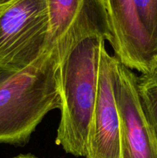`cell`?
<instances>
[{"label":"cell","instance_id":"cell-6","mask_svg":"<svg viewBox=\"0 0 157 158\" xmlns=\"http://www.w3.org/2000/svg\"><path fill=\"white\" fill-rule=\"evenodd\" d=\"M112 34L114 56L140 73H149L153 60L135 15L133 0H103Z\"/></svg>","mask_w":157,"mask_h":158},{"label":"cell","instance_id":"cell-4","mask_svg":"<svg viewBox=\"0 0 157 158\" xmlns=\"http://www.w3.org/2000/svg\"><path fill=\"white\" fill-rule=\"evenodd\" d=\"M137 77L117 60L113 89L120 120V158H157V139L139 100Z\"/></svg>","mask_w":157,"mask_h":158},{"label":"cell","instance_id":"cell-11","mask_svg":"<svg viewBox=\"0 0 157 158\" xmlns=\"http://www.w3.org/2000/svg\"><path fill=\"white\" fill-rule=\"evenodd\" d=\"M149 73H154V74H157V56L155 58L153 62V64H152V69H151V71Z\"/></svg>","mask_w":157,"mask_h":158},{"label":"cell","instance_id":"cell-7","mask_svg":"<svg viewBox=\"0 0 157 158\" xmlns=\"http://www.w3.org/2000/svg\"><path fill=\"white\" fill-rule=\"evenodd\" d=\"M50 23L51 43L55 44L73 21L83 0H46Z\"/></svg>","mask_w":157,"mask_h":158},{"label":"cell","instance_id":"cell-9","mask_svg":"<svg viewBox=\"0 0 157 158\" xmlns=\"http://www.w3.org/2000/svg\"><path fill=\"white\" fill-rule=\"evenodd\" d=\"M137 92L143 113L157 139V74L138 76Z\"/></svg>","mask_w":157,"mask_h":158},{"label":"cell","instance_id":"cell-1","mask_svg":"<svg viewBox=\"0 0 157 158\" xmlns=\"http://www.w3.org/2000/svg\"><path fill=\"white\" fill-rule=\"evenodd\" d=\"M112 40L103 0H83L75 19L56 42L59 56L61 115L55 143L67 154L87 157L98 88L100 49Z\"/></svg>","mask_w":157,"mask_h":158},{"label":"cell","instance_id":"cell-13","mask_svg":"<svg viewBox=\"0 0 157 158\" xmlns=\"http://www.w3.org/2000/svg\"><path fill=\"white\" fill-rule=\"evenodd\" d=\"M14 0H0V6H4V5L8 4V3L11 2H13Z\"/></svg>","mask_w":157,"mask_h":158},{"label":"cell","instance_id":"cell-8","mask_svg":"<svg viewBox=\"0 0 157 158\" xmlns=\"http://www.w3.org/2000/svg\"><path fill=\"white\" fill-rule=\"evenodd\" d=\"M133 1L137 20L154 62L157 56V0Z\"/></svg>","mask_w":157,"mask_h":158},{"label":"cell","instance_id":"cell-5","mask_svg":"<svg viewBox=\"0 0 157 158\" xmlns=\"http://www.w3.org/2000/svg\"><path fill=\"white\" fill-rule=\"evenodd\" d=\"M116 61L103 43L100 49L98 88L86 158H120V120L113 89Z\"/></svg>","mask_w":157,"mask_h":158},{"label":"cell","instance_id":"cell-12","mask_svg":"<svg viewBox=\"0 0 157 158\" xmlns=\"http://www.w3.org/2000/svg\"><path fill=\"white\" fill-rule=\"evenodd\" d=\"M12 158H38V157L32 155V154H19V155L16 156V157H14Z\"/></svg>","mask_w":157,"mask_h":158},{"label":"cell","instance_id":"cell-10","mask_svg":"<svg viewBox=\"0 0 157 158\" xmlns=\"http://www.w3.org/2000/svg\"><path fill=\"white\" fill-rule=\"evenodd\" d=\"M15 73L16 72H15V71L0 66V85L4 83L5 81H6L9 77H12Z\"/></svg>","mask_w":157,"mask_h":158},{"label":"cell","instance_id":"cell-2","mask_svg":"<svg viewBox=\"0 0 157 158\" xmlns=\"http://www.w3.org/2000/svg\"><path fill=\"white\" fill-rule=\"evenodd\" d=\"M56 43L0 85V143L23 146L46 114L61 110Z\"/></svg>","mask_w":157,"mask_h":158},{"label":"cell","instance_id":"cell-3","mask_svg":"<svg viewBox=\"0 0 157 158\" xmlns=\"http://www.w3.org/2000/svg\"><path fill=\"white\" fill-rule=\"evenodd\" d=\"M52 45L46 0H14L0 6V66L22 70Z\"/></svg>","mask_w":157,"mask_h":158}]
</instances>
